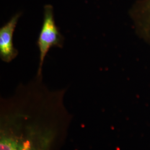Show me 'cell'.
Masks as SVG:
<instances>
[{"label": "cell", "instance_id": "1", "mask_svg": "<svg viewBox=\"0 0 150 150\" xmlns=\"http://www.w3.org/2000/svg\"><path fill=\"white\" fill-rule=\"evenodd\" d=\"M65 90L50 91L42 77L21 83L1 99L0 150H59L71 116L64 103Z\"/></svg>", "mask_w": 150, "mask_h": 150}, {"label": "cell", "instance_id": "2", "mask_svg": "<svg viewBox=\"0 0 150 150\" xmlns=\"http://www.w3.org/2000/svg\"><path fill=\"white\" fill-rule=\"evenodd\" d=\"M64 40V37L61 33L59 28L57 26L54 21L52 6H45L43 22L36 42L40 52L39 65L36 76L42 77L44 59L50 48L53 47L62 48Z\"/></svg>", "mask_w": 150, "mask_h": 150}, {"label": "cell", "instance_id": "3", "mask_svg": "<svg viewBox=\"0 0 150 150\" xmlns=\"http://www.w3.org/2000/svg\"><path fill=\"white\" fill-rule=\"evenodd\" d=\"M135 33L150 45V0H137L129 10Z\"/></svg>", "mask_w": 150, "mask_h": 150}, {"label": "cell", "instance_id": "4", "mask_svg": "<svg viewBox=\"0 0 150 150\" xmlns=\"http://www.w3.org/2000/svg\"><path fill=\"white\" fill-rule=\"evenodd\" d=\"M21 15V13H17L0 28V58L6 63L15 59L18 54L13 44V35Z\"/></svg>", "mask_w": 150, "mask_h": 150}]
</instances>
